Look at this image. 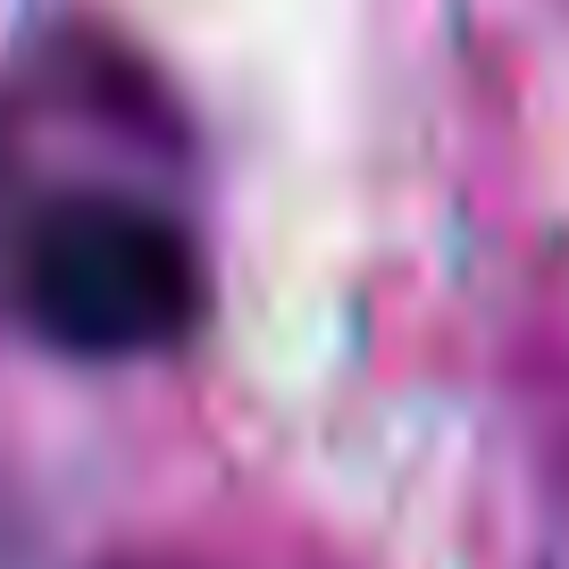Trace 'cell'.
<instances>
[{"label": "cell", "mask_w": 569, "mask_h": 569, "mask_svg": "<svg viewBox=\"0 0 569 569\" xmlns=\"http://www.w3.org/2000/svg\"><path fill=\"white\" fill-rule=\"evenodd\" d=\"M18 302L26 327L68 360H151L201 319L193 234L151 201L68 193L26 227Z\"/></svg>", "instance_id": "obj_1"}]
</instances>
